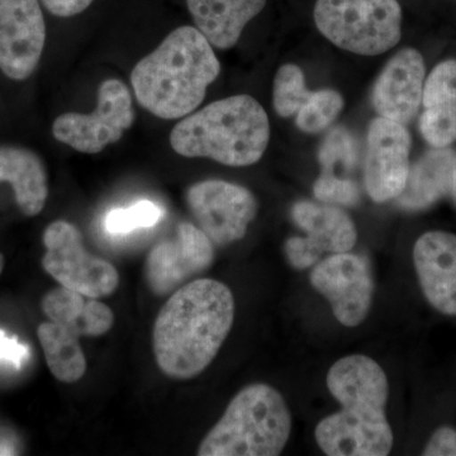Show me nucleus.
Returning a JSON list of instances; mask_svg holds the SVG:
<instances>
[{
  "label": "nucleus",
  "instance_id": "f8f14e48",
  "mask_svg": "<svg viewBox=\"0 0 456 456\" xmlns=\"http://www.w3.org/2000/svg\"><path fill=\"white\" fill-rule=\"evenodd\" d=\"M412 140L401 123L378 117L368 131L364 184L377 203L397 200L406 187Z\"/></svg>",
  "mask_w": 456,
  "mask_h": 456
},
{
  "label": "nucleus",
  "instance_id": "a211bd4d",
  "mask_svg": "<svg viewBox=\"0 0 456 456\" xmlns=\"http://www.w3.org/2000/svg\"><path fill=\"white\" fill-rule=\"evenodd\" d=\"M197 29L216 49L228 50L246 25L265 8L266 0H185Z\"/></svg>",
  "mask_w": 456,
  "mask_h": 456
},
{
  "label": "nucleus",
  "instance_id": "4468645a",
  "mask_svg": "<svg viewBox=\"0 0 456 456\" xmlns=\"http://www.w3.org/2000/svg\"><path fill=\"white\" fill-rule=\"evenodd\" d=\"M213 242L194 224H179L174 240L156 245L145 264L146 283L158 297L175 292L212 265Z\"/></svg>",
  "mask_w": 456,
  "mask_h": 456
},
{
  "label": "nucleus",
  "instance_id": "6ab92c4d",
  "mask_svg": "<svg viewBox=\"0 0 456 456\" xmlns=\"http://www.w3.org/2000/svg\"><path fill=\"white\" fill-rule=\"evenodd\" d=\"M41 307L51 322L65 327L79 338H99L114 325L113 311L107 305L62 285L42 298Z\"/></svg>",
  "mask_w": 456,
  "mask_h": 456
},
{
  "label": "nucleus",
  "instance_id": "9b49d317",
  "mask_svg": "<svg viewBox=\"0 0 456 456\" xmlns=\"http://www.w3.org/2000/svg\"><path fill=\"white\" fill-rule=\"evenodd\" d=\"M294 224L305 237H290L284 253L297 270L314 268L322 254L349 253L358 240L355 224L342 209L310 200L297 202L290 209Z\"/></svg>",
  "mask_w": 456,
  "mask_h": 456
},
{
  "label": "nucleus",
  "instance_id": "c756f323",
  "mask_svg": "<svg viewBox=\"0 0 456 456\" xmlns=\"http://www.w3.org/2000/svg\"><path fill=\"white\" fill-rule=\"evenodd\" d=\"M41 2L53 16L69 18L83 13L94 0H41Z\"/></svg>",
  "mask_w": 456,
  "mask_h": 456
},
{
  "label": "nucleus",
  "instance_id": "393cba45",
  "mask_svg": "<svg viewBox=\"0 0 456 456\" xmlns=\"http://www.w3.org/2000/svg\"><path fill=\"white\" fill-rule=\"evenodd\" d=\"M358 143L346 128L336 127L329 132L318 151L322 174L334 175L335 170L350 173L358 164Z\"/></svg>",
  "mask_w": 456,
  "mask_h": 456
},
{
  "label": "nucleus",
  "instance_id": "20e7f679",
  "mask_svg": "<svg viewBox=\"0 0 456 456\" xmlns=\"http://www.w3.org/2000/svg\"><path fill=\"white\" fill-rule=\"evenodd\" d=\"M269 139L268 114L256 99L246 94L208 104L170 132L171 149L176 154L235 167L256 164Z\"/></svg>",
  "mask_w": 456,
  "mask_h": 456
},
{
  "label": "nucleus",
  "instance_id": "7c9ffc66",
  "mask_svg": "<svg viewBox=\"0 0 456 456\" xmlns=\"http://www.w3.org/2000/svg\"><path fill=\"white\" fill-rule=\"evenodd\" d=\"M450 193H452V198H454V200L456 203V165H455L454 174H452V191H450Z\"/></svg>",
  "mask_w": 456,
  "mask_h": 456
},
{
  "label": "nucleus",
  "instance_id": "f257e3e1",
  "mask_svg": "<svg viewBox=\"0 0 456 456\" xmlns=\"http://www.w3.org/2000/svg\"><path fill=\"white\" fill-rule=\"evenodd\" d=\"M235 320V298L216 279H196L171 293L156 317V364L170 379L191 380L220 353Z\"/></svg>",
  "mask_w": 456,
  "mask_h": 456
},
{
  "label": "nucleus",
  "instance_id": "412c9836",
  "mask_svg": "<svg viewBox=\"0 0 456 456\" xmlns=\"http://www.w3.org/2000/svg\"><path fill=\"white\" fill-rule=\"evenodd\" d=\"M456 152L449 147L426 152L410 167L406 187L397 198L407 211H422L434 206L452 191Z\"/></svg>",
  "mask_w": 456,
  "mask_h": 456
},
{
  "label": "nucleus",
  "instance_id": "7ed1b4c3",
  "mask_svg": "<svg viewBox=\"0 0 456 456\" xmlns=\"http://www.w3.org/2000/svg\"><path fill=\"white\" fill-rule=\"evenodd\" d=\"M221 73L212 45L194 27L170 32L137 62L131 84L141 107L159 118L176 119L197 110Z\"/></svg>",
  "mask_w": 456,
  "mask_h": 456
},
{
  "label": "nucleus",
  "instance_id": "ddd939ff",
  "mask_svg": "<svg viewBox=\"0 0 456 456\" xmlns=\"http://www.w3.org/2000/svg\"><path fill=\"white\" fill-rule=\"evenodd\" d=\"M46 23L38 0H0V70L28 79L40 64Z\"/></svg>",
  "mask_w": 456,
  "mask_h": 456
},
{
  "label": "nucleus",
  "instance_id": "bb28decb",
  "mask_svg": "<svg viewBox=\"0 0 456 456\" xmlns=\"http://www.w3.org/2000/svg\"><path fill=\"white\" fill-rule=\"evenodd\" d=\"M314 197L327 204L354 207L360 203L362 193L353 179L321 174L314 185Z\"/></svg>",
  "mask_w": 456,
  "mask_h": 456
},
{
  "label": "nucleus",
  "instance_id": "f3484780",
  "mask_svg": "<svg viewBox=\"0 0 456 456\" xmlns=\"http://www.w3.org/2000/svg\"><path fill=\"white\" fill-rule=\"evenodd\" d=\"M421 104L419 130L426 142L436 149L456 142V60H446L432 69Z\"/></svg>",
  "mask_w": 456,
  "mask_h": 456
},
{
  "label": "nucleus",
  "instance_id": "6e6552de",
  "mask_svg": "<svg viewBox=\"0 0 456 456\" xmlns=\"http://www.w3.org/2000/svg\"><path fill=\"white\" fill-rule=\"evenodd\" d=\"M134 121L130 89L118 79L99 86L92 113H64L53 125V137L83 154H98L122 139Z\"/></svg>",
  "mask_w": 456,
  "mask_h": 456
},
{
  "label": "nucleus",
  "instance_id": "423d86ee",
  "mask_svg": "<svg viewBox=\"0 0 456 456\" xmlns=\"http://www.w3.org/2000/svg\"><path fill=\"white\" fill-rule=\"evenodd\" d=\"M314 17L327 40L358 55H380L401 40L397 0H317Z\"/></svg>",
  "mask_w": 456,
  "mask_h": 456
},
{
  "label": "nucleus",
  "instance_id": "a878e982",
  "mask_svg": "<svg viewBox=\"0 0 456 456\" xmlns=\"http://www.w3.org/2000/svg\"><path fill=\"white\" fill-rule=\"evenodd\" d=\"M161 215L163 212L155 203L141 200L128 208L113 209L108 213L106 228L113 235L130 233L139 228L154 226L160 220Z\"/></svg>",
  "mask_w": 456,
  "mask_h": 456
},
{
  "label": "nucleus",
  "instance_id": "c85d7f7f",
  "mask_svg": "<svg viewBox=\"0 0 456 456\" xmlns=\"http://www.w3.org/2000/svg\"><path fill=\"white\" fill-rule=\"evenodd\" d=\"M28 358V347L20 344L17 338H8L4 331L0 330V360L11 362L16 368H20Z\"/></svg>",
  "mask_w": 456,
  "mask_h": 456
},
{
  "label": "nucleus",
  "instance_id": "dca6fc26",
  "mask_svg": "<svg viewBox=\"0 0 456 456\" xmlns=\"http://www.w3.org/2000/svg\"><path fill=\"white\" fill-rule=\"evenodd\" d=\"M413 264L426 301L446 316H456V235L428 231L413 246Z\"/></svg>",
  "mask_w": 456,
  "mask_h": 456
},
{
  "label": "nucleus",
  "instance_id": "f03ea898",
  "mask_svg": "<svg viewBox=\"0 0 456 456\" xmlns=\"http://www.w3.org/2000/svg\"><path fill=\"white\" fill-rule=\"evenodd\" d=\"M327 388L341 404L338 412L321 419L314 439L330 456H386L395 436L387 403L389 384L386 371L367 355L345 356L330 368Z\"/></svg>",
  "mask_w": 456,
  "mask_h": 456
},
{
  "label": "nucleus",
  "instance_id": "0eeeda50",
  "mask_svg": "<svg viewBox=\"0 0 456 456\" xmlns=\"http://www.w3.org/2000/svg\"><path fill=\"white\" fill-rule=\"evenodd\" d=\"M46 253L42 257L45 272L57 283L90 297L104 298L116 292L119 274L112 264L86 250L77 226L62 220L45 230Z\"/></svg>",
  "mask_w": 456,
  "mask_h": 456
},
{
  "label": "nucleus",
  "instance_id": "39448f33",
  "mask_svg": "<svg viewBox=\"0 0 456 456\" xmlns=\"http://www.w3.org/2000/svg\"><path fill=\"white\" fill-rule=\"evenodd\" d=\"M292 428L283 395L269 384H250L231 399L220 421L200 441L197 455H281Z\"/></svg>",
  "mask_w": 456,
  "mask_h": 456
},
{
  "label": "nucleus",
  "instance_id": "9d476101",
  "mask_svg": "<svg viewBox=\"0 0 456 456\" xmlns=\"http://www.w3.org/2000/svg\"><path fill=\"white\" fill-rule=\"evenodd\" d=\"M310 281L325 297L342 326L358 327L371 308L374 279L370 263L362 255L331 254L312 269Z\"/></svg>",
  "mask_w": 456,
  "mask_h": 456
},
{
  "label": "nucleus",
  "instance_id": "aec40b11",
  "mask_svg": "<svg viewBox=\"0 0 456 456\" xmlns=\"http://www.w3.org/2000/svg\"><path fill=\"white\" fill-rule=\"evenodd\" d=\"M2 182L11 183L23 215H40L49 197L47 170L40 156L26 147L0 146Z\"/></svg>",
  "mask_w": 456,
  "mask_h": 456
},
{
  "label": "nucleus",
  "instance_id": "b1692460",
  "mask_svg": "<svg viewBox=\"0 0 456 456\" xmlns=\"http://www.w3.org/2000/svg\"><path fill=\"white\" fill-rule=\"evenodd\" d=\"M311 93L305 88V74L299 66L287 64L279 69L273 89V103L279 116L288 118L298 113Z\"/></svg>",
  "mask_w": 456,
  "mask_h": 456
},
{
  "label": "nucleus",
  "instance_id": "5701e85b",
  "mask_svg": "<svg viewBox=\"0 0 456 456\" xmlns=\"http://www.w3.org/2000/svg\"><path fill=\"white\" fill-rule=\"evenodd\" d=\"M342 108L344 99L340 93L331 89L312 92L310 98L297 113V126L305 134H317L338 118Z\"/></svg>",
  "mask_w": 456,
  "mask_h": 456
},
{
  "label": "nucleus",
  "instance_id": "4be33fe9",
  "mask_svg": "<svg viewBox=\"0 0 456 456\" xmlns=\"http://www.w3.org/2000/svg\"><path fill=\"white\" fill-rule=\"evenodd\" d=\"M38 340L51 374L62 383H75L86 373V358L79 336L57 323L44 322L37 329Z\"/></svg>",
  "mask_w": 456,
  "mask_h": 456
},
{
  "label": "nucleus",
  "instance_id": "1a4fd4ad",
  "mask_svg": "<svg viewBox=\"0 0 456 456\" xmlns=\"http://www.w3.org/2000/svg\"><path fill=\"white\" fill-rule=\"evenodd\" d=\"M187 203L200 230L220 246L244 239L259 211L256 198L248 188L218 179L189 187Z\"/></svg>",
  "mask_w": 456,
  "mask_h": 456
},
{
  "label": "nucleus",
  "instance_id": "2eb2a0df",
  "mask_svg": "<svg viewBox=\"0 0 456 456\" xmlns=\"http://www.w3.org/2000/svg\"><path fill=\"white\" fill-rule=\"evenodd\" d=\"M425 61L415 49L398 51L375 82L371 102L378 114L401 125L415 118L422 103Z\"/></svg>",
  "mask_w": 456,
  "mask_h": 456
},
{
  "label": "nucleus",
  "instance_id": "cd10ccee",
  "mask_svg": "<svg viewBox=\"0 0 456 456\" xmlns=\"http://www.w3.org/2000/svg\"><path fill=\"white\" fill-rule=\"evenodd\" d=\"M426 456H456V430L443 426L432 434L424 450Z\"/></svg>",
  "mask_w": 456,
  "mask_h": 456
},
{
  "label": "nucleus",
  "instance_id": "2f4dec72",
  "mask_svg": "<svg viewBox=\"0 0 456 456\" xmlns=\"http://www.w3.org/2000/svg\"><path fill=\"white\" fill-rule=\"evenodd\" d=\"M3 269H4V256L0 253V274H2Z\"/></svg>",
  "mask_w": 456,
  "mask_h": 456
}]
</instances>
